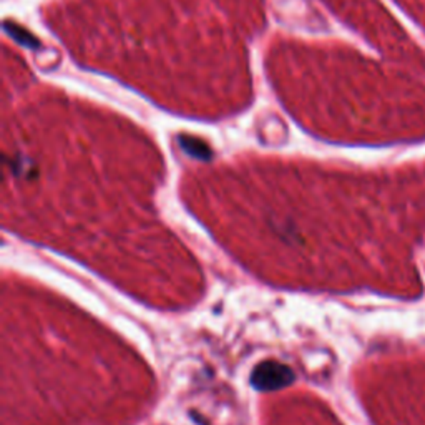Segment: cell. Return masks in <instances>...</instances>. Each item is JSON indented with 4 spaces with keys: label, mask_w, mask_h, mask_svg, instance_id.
<instances>
[{
    "label": "cell",
    "mask_w": 425,
    "mask_h": 425,
    "mask_svg": "<svg viewBox=\"0 0 425 425\" xmlns=\"http://www.w3.org/2000/svg\"><path fill=\"white\" fill-rule=\"evenodd\" d=\"M294 379V374L288 365L267 360L259 364L253 372V384L259 390H276L286 388Z\"/></svg>",
    "instance_id": "cell-1"
},
{
    "label": "cell",
    "mask_w": 425,
    "mask_h": 425,
    "mask_svg": "<svg viewBox=\"0 0 425 425\" xmlns=\"http://www.w3.org/2000/svg\"><path fill=\"white\" fill-rule=\"evenodd\" d=\"M183 144H185V150L191 153V155H194V156L208 155V150L199 142H191V140H186V142H183Z\"/></svg>",
    "instance_id": "cell-2"
}]
</instances>
